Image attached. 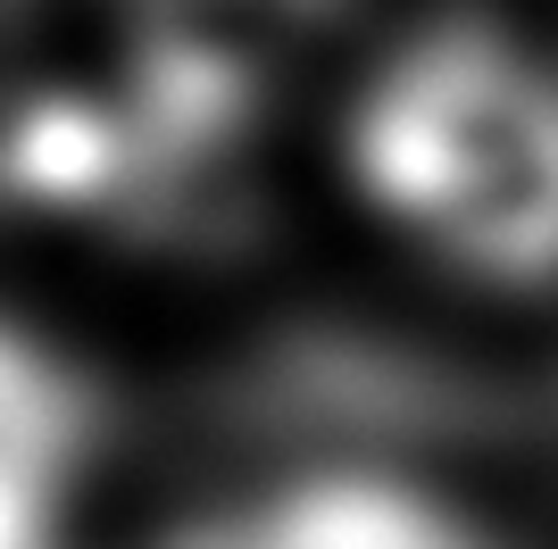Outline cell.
<instances>
[{
    "instance_id": "3",
    "label": "cell",
    "mask_w": 558,
    "mask_h": 549,
    "mask_svg": "<svg viewBox=\"0 0 558 549\" xmlns=\"http://www.w3.org/2000/svg\"><path fill=\"white\" fill-rule=\"evenodd\" d=\"M184 549H492L466 516L392 491V483H301L283 500L233 508L201 525Z\"/></svg>"
},
{
    "instance_id": "1",
    "label": "cell",
    "mask_w": 558,
    "mask_h": 549,
    "mask_svg": "<svg viewBox=\"0 0 558 549\" xmlns=\"http://www.w3.org/2000/svg\"><path fill=\"white\" fill-rule=\"evenodd\" d=\"M367 200L484 283L558 274V75L509 34L450 25L375 75L350 125Z\"/></svg>"
},
{
    "instance_id": "2",
    "label": "cell",
    "mask_w": 558,
    "mask_h": 549,
    "mask_svg": "<svg viewBox=\"0 0 558 549\" xmlns=\"http://www.w3.org/2000/svg\"><path fill=\"white\" fill-rule=\"evenodd\" d=\"M84 450H93V400L68 358L0 325V549H59Z\"/></svg>"
}]
</instances>
